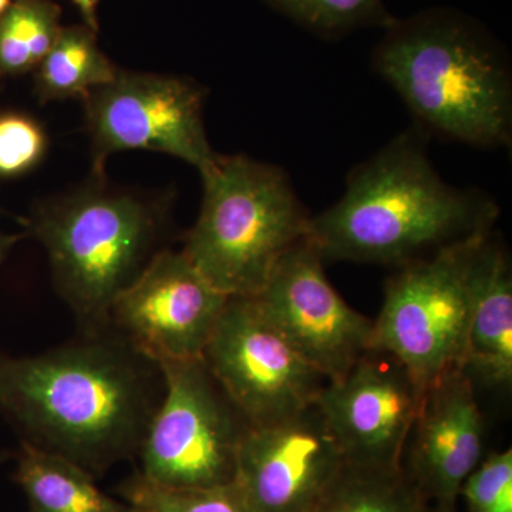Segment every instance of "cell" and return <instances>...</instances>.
Wrapping results in <instances>:
<instances>
[{
	"instance_id": "obj_2",
	"label": "cell",
	"mask_w": 512,
	"mask_h": 512,
	"mask_svg": "<svg viewBox=\"0 0 512 512\" xmlns=\"http://www.w3.org/2000/svg\"><path fill=\"white\" fill-rule=\"evenodd\" d=\"M498 215L485 192L437 173L426 133L414 128L350 171L340 200L311 217L308 238L325 262L399 268L494 231Z\"/></svg>"
},
{
	"instance_id": "obj_18",
	"label": "cell",
	"mask_w": 512,
	"mask_h": 512,
	"mask_svg": "<svg viewBox=\"0 0 512 512\" xmlns=\"http://www.w3.org/2000/svg\"><path fill=\"white\" fill-rule=\"evenodd\" d=\"M424 503L403 470L345 463L313 512H420Z\"/></svg>"
},
{
	"instance_id": "obj_1",
	"label": "cell",
	"mask_w": 512,
	"mask_h": 512,
	"mask_svg": "<svg viewBox=\"0 0 512 512\" xmlns=\"http://www.w3.org/2000/svg\"><path fill=\"white\" fill-rule=\"evenodd\" d=\"M163 393L158 363L110 326L40 355L0 350V414L93 477L137 456Z\"/></svg>"
},
{
	"instance_id": "obj_22",
	"label": "cell",
	"mask_w": 512,
	"mask_h": 512,
	"mask_svg": "<svg viewBox=\"0 0 512 512\" xmlns=\"http://www.w3.org/2000/svg\"><path fill=\"white\" fill-rule=\"evenodd\" d=\"M49 148L45 128L29 114H0V178L30 173L42 163Z\"/></svg>"
},
{
	"instance_id": "obj_24",
	"label": "cell",
	"mask_w": 512,
	"mask_h": 512,
	"mask_svg": "<svg viewBox=\"0 0 512 512\" xmlns=\"http://www.w3.org/2000/svg\"><path fill=\"white\" fill-rule=\"evenodd\" d=\"M73 5L79 9L80 15L87 28L97 33L99 30V19H97V9H99L100 0H72Z\"/></svg>"
},
{
	"instance_id": "obj_6",
	"label": "cell",
	"mask_w": 512,
	"mask_h": 512,
	"mask_svg": "<svg viewBox=\"0 0 512 512\" xmlns=\"http://www.w3.org/2000/svg\"><path fill=\"white\" fill-rule=\"evenodd\" d=\"M488 234L394 268L384 284L372 346L396 356L424 390L463 369L471 266Z\"/></svg>"
},
{
	"instance_id": "obj_15",
	"label": "cell",
	"mask_w": 512,
	"mask_h": 512,
	"mask_svg": "<svg viewBox=\"0 0 512 512\" xmlns=\"http://www.w3.org/2000/svg\"><path fill=\"white\" fill-rule=\"evenodd\" d=\"M463 370L476 387L511 389L512 268L507 248L494 231L481 242L471 266Z\"/></svg>"
},
{
	"instance_id": "obj_16",
	"label": "cell",
	"mask_w": 512,
	"mask_h": 512,
	"mask_svg": "<svg viewBox=\"0 0 512 512\" xmlns=\"http://www.w3.org/2000/svg\"><path fill=\"white\" fill-rule=\"evenodd\" d=\"M92 474L57 454L22 443L15 481L30 512H140L103 493Z\"/></svg>"
},
{
	"instance_id": "obj_7",
	"label": "cell",
	"mask_w": 512,
	"mask_h": 512,
	"mask_svg": "<svg viewBox=\"0 0 512 512\" xmlns=\"http://www.w3.org/2000/svg\"><path fill=\"white\" fill-rule=\"evenodd\" d=\"M158 366L164 393L138 450V473L175 488L231 484L248 421L202 357Z\"/></svg>"
},
{
	"instance_id": "obj_13",
	"label": "cell",
	"mask_w": 512,
	"mask_h": 512,
	"mask_svg": "<svg viewBox=\"0 0 512 512\" xmlns=\"http://www.w3.org/2000/svg\"><path fill=\"white\" fill-rule=\"evenodd\" d=\"M343 464L313 404L291 419L249 427L232 484L247 512H313Z\"/></svg>"
},
{
	"instance_id": "obj_14",
	"label": "cell",
	"mask_w": 512,
	"mask_h": 512,
	"mask_svg": "<svg viewBox=\"0 0 512 512\" xmlns=\"http://www.w3.org/2000/svg\"><path fill=\"white\" fill-rule=\"evenodd\" d=\"M485 421L476 384L454 369L427 387L413 423L402 470L424 500L456 504L461 485L483 461Z\"/></svg>"
},
{
	"instance_id": "obj_21",
	"label": "cell",
	"mask_w": 512,
	"mask_h": 512,
	"mask_svg": "<svg viewBox=\"0 0 512 512\" xmlns=\"http://www.w3.org/2000/svg\"><path fill=\"white\" fill-rule=\"evenodd\" d=\"M119 494L140 512H247L232 483L175 488L154 483L137 473L120 485Z\"/></svg>"
},
{
	"instance_id": "obj_26",
	"label": "cell",
	"mask_w": 512,
	"mask_h": 512,
	"mask_svg": "<svg viewBox=\"0 0 512 512\" xmlns=\"http://www.w3.org/2000/svg\"><path fill=\"white\" fill-rule=\"evenodd\" d=\"M420 512H456L454 504L434 503V501H426Z\"/></svg>"
},
{
	"instance_id": "obj_10",
	"label": "cell",
	"mask_w": 512,
	"mask_h": 512,
	"mask_svg": "<svg viewBox=\"0 0 512 512\" xmlns=\"http://www.w3.org/2000/svg\"><path fill=\"white\" fill-rule=\"evenodd\" d=\"M424 392L396 356L372 346L345 376L326 383L316 406L345 463L397 471Z\"/></svg>"
},
{
	"instance_id": "obj_12",
	"label": "cell",
	"mask_w": 512,
	"mask_h": 512,
	"mask_svg": "<svg viewBox=\"0 0 512 512\" xmlns=\"http://www.w3.org/2000/svg\"><path fill=\"white\" fill-rule=\"evenodd\" d=\"M228 299L183 251L165 248L117 296L110 328L154 362L198 359Z\"/></svg>"
},
{
	"instance_id": "obj_5",
	"label": "cell",
	"mask_w": 512,
	"mask_h": 512,
	"mask_svg": "<svg viewBox=\"0 0 512 512\" xmlns=\"http://www.w3.org/2000/svg\"><path fill=\"white\" fill-rule=\"evenodd\" d=\"M201 178L200 214L181 251L224 295L254 298L279 261L308 238L312 215L279 165L218 154Z\"/></svg>"
},
{
	"instance_id": "obj_8",
	"label": "cell",
	"mask_w": 512,
	"mask_h": 512,
	"mask_svg": "<svg viewBox=\"0 0 512 512\" xmlns=\"http://www.w3.org/2000/svg\"><path fill=\"white\" fill-rule=\"evenodd\" d=\"M207 90L185 77L119 70L110 83L84 97L92 138L93 174L121 151H156L180 158L204 174L218 154L204 124Z\"/></svg>"
},
{
	"instance_id": "obj_17",
	"label": "cell",
	"mask_w": 512,
	"mask_h": 512,
	"mask_svg": "<svg viewBox=\"0 0 512 512\" xmlns=\"http://www.w3.org/2000/svg\"><path fill=\"white\" fill-rule=\"evenodd\" d=\"M119 67L97 45L96 32L86 25L62 28L55 45L35 70V93L42 103L84 99L110 83Z\"/></svg>"
},
{
	"instance_id": "obj_23",
	"label": "cell",
	"mask_w": 512,
	"mask_h": 512,
	"mask_svg": "<svg viewBox=\"0 0 512 512\" xmlns=\"http://www.w3.org/2000/svg\"><path fill=\"white\" fill-rule=\"evenodd\" d=\"M471 512H512V450L491 453L461 485Z\"/></svg>"
},
{
	"instance_id": "obj_9",
	"label": "cell",
	"mask_w": 512,
	"mask_h": 512,
	"mask_svg": "<svg viewBox=\"0 0 512 512\" xmlns=\"http://www.w3.org/2000/svg\"><path fill=\"white\" fill-rule=\"evenodd\" d=\"M202 359L251 427L291 419L328 383L254 298H229Z\"/></svg>"
},
{
	"instance_id": "obj_3",
	"label": "cell",
	"mask_w": 512,
	"mask_h": 512,
	"mask_svg": "<svg viewBox=\"0 0 512 512\" xmlns=\"http://www.w3.org/2000/svg\"><path fill=\"white\" fill-rule=\"evenodd\" d=\"M372 62L421 131L470 147L511 146L510 57L483 23L450 8L396 18Z\"/></svg>"
},
{
	"instance_id": "obj_19",
	"label": "cell",
	"mask_w": 512,
	"mask_h": 512,
	"mask_svg": "<svg viewBox=\"0 0 512 512\" xmlns=\"http://www.w3.org/2000/svg\"><path fill=\"white\" fill-rule=\"evenodd\" d=\"M53 0H12L0 15V79L33 72L62 32Z\"/></svg>"
},
{
	"instance_id": "obj_11",
	"label": "cell",
	"mask_w": 512,
	"mask_h": 512,
	"mask_svg": "<svg viewBox=\"0 0 512 512\" xmlns=\"http://www.w3.org/2000/svg\"><path fill=\"white\" fill-rule=\"evenodd\" d=\"M254 299L328 382L345 376L372 348L373 319L353 309L333 288L325 259L309 238L279 261Z\"/></svg>"
},
{
	"instance_id": "obj_4",
	"label": "cell",
	"mask_w": 512,
	"mask_h": 512,
	"mask_svg": "<svg viewBox=\"0 0 512 512\" xmlns=\"http://www.w3.org/2000/svg\"><path fill=\"white\" fill-rule=\"evenodd\" d=\"M161 202L111 188L104 174L40 202L25 227L46 249L60 298L82 332L109 328L117 296L163 248Z\"/></svg>"
},
{
	"instance_id": "obj_27",
	"label": "cell",
	"mask_w": 512,
	"mask_h": 512,
	"mask_svg": "<svg viewBox=\"0 0 512 512\" xmlns=\"http://www.w3.org/2000/svg\"><path fill=\"white\" fill-rule=\"evenodd\" d=\"M10 3H12V0H0V15L9 8Z\"/></svg>"
},
{
	"instance_id": "obj_20",
	"label": "cell",
	"mask_w": 512,
	"mask_h": 512,
	"mask_svg": "<svg viewBox=\"0 0 512 512\" xmlns=\"http://www.w3.org/2000/svg\"><path fill=\"white\" fill-rule=\"evenodd\" d=\"M313 35L338 39L355 30L387 29L396 20L383 0H265Z\"/></svg>"
},
{
	"instance_id": "obj_25",
	"label": "cell",
	"mask_w": 512,
	"mask_h": 512,
	"mask_svg": "<svg viewBox=\"0 0 512 512\" xmlns=\"http://www.w3.org/2000/svg\"><path fill=\"white\" fill-rule=\"evenodd\" d=\"M23 237H25L23 234H3V232H0V265L5 262L12 249Z\"/></svg>"
}]
</instances>
